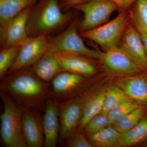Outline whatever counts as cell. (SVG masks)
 Masks as SVG:
<instances>
[{
    "instance_id": "obj_20",
    "label": "cell",
    "mask_w": 147,
    "mask_h": 147,
    "mask_svg": "<svg viewBox=\"0 0 147 147\" xmlns=\"http://www.w3.org/2000/svg\"><path fill=\"white\" fill-rule=\"evenodd\" d=\"M40 0H0V24H2Z\"/></svg>"
},
{
    "instance_id": "obj_29",
    "label": "cell",
    "mask_w": 147,
    "mask_h": 147,
    "mask_svg": "<svg viewBox=\"0 0 147 147\" xmlns=\"http://www.w3.org/2000/svg\"><path fill=\"white\" fill-rule=\"evenodd\" d=\"M89 0H59L60 5L63 11H66Z\"/></svg>"
},
{
    "instance_id": "obj_21",
    "label": "cell",
    "mask_w": 147,
    "mask_h": 147,
    "mask_svg": "<svg viewBox=\"0 0 147 147\" xmlns=\"http://www.w3.org/2000/svg\"><path fill=\"white\" fill-rule=\"evenodd\" d=\"M147 114V108L143 105L138 107L116 121L112 126L121 134L134 127Z\"/></svg>"
},
{
    "instance_id": "obj_13",
    "label": "cell",
    "mask_w": 147,
    "mask_h": 147,
    "mask_svg": "<svg viewBox=\"0 0 147 147\" xmlns=\"http://www.w3.org/2000/svg\"><path fill=\"white\" fill-rule=\"evenodd\" d=\"M58 107L60 130L58 144L64 145L69 135L78 129L83 115L82 104L79 97Z\"/></svg>"
},
{
    "instance_id": "obj_3",
    "label": "cell",
    "mask_w": 147,
    "mask_h": 147,
    "mask_svg": "<svg viewBox=\"0 0 147 147\" xmlns=\"http://www.w3.org/2000/svg\"><path fill=\"white\" fill-rule=\"evenodd\" d=\"M0 98L4 108L0 116V134L3 143L8 147H28L22 133V107L4 92H0Z\"/></svg>"
},
{
    "instance_id": "obj_6",
    "label": "cell",
    "mask_w": 147,
    "mask_h": 147,
    "mask_svg": "<svg viewBox=\"0 0 147 147\" xmlns=\"http://www.w3.org/2000/svg\"><path fill=\"white\" fill-rule=\"evenodd\" d=\"M79 22L75 20L59 34L53 37L48 36L49 50L54 53H77L99 60L101 57L100 51L98 49L94 50L88 48L78 33Z\"/></svg>"
},
{
    "instance_id": "obj_11",
    "label": "cell",
    "mask_w": 147,
    "mask_h": 147,
    "mask_svg": "<svg viewBox=\"0 0 147 147\" xmlns=\"http://www.w3.org/2000/svg\"><path fill=\"white\" fill-rule=\"evenodd\" d=\"M22 109V133L28 147H42L44 134L42 111L34 108Z\"/></svg>"
},
{
    "instance_id": "obj_31",
    "label": "cell",
    "mask_w": 147,
    "mask_h": 147,
    "mask_svg": "<svg viewBox=\"0 0 147 147\" xmlns=\"http://www.w3.org/2000/svg\"><path fill=\"white\" fill-rule=\"evenodd\" d=\"M136 29L139 32L141 38H142V41H143V43H144V46L145 51H146L147 56V32L141 29L136 28Z\"/></svg>"
},
{
    "instance_id": "obj_8",
    "label": "cell",
    "mask_w": 147,
    "mask_h": 147,
    "mask_svg": "<svg viewBox=\"0 0 147 147\" xmlns=\"http://www.w3.org/2000/svg\"><path fill=\"white\" fill-rule=\"evenodd\" d=\"M48 35L28 37L22 43L18 57L7 74L32 66L49 50Z\"/></svg>"
},
{
    "instance_id": "obj_26",
    "label": "cell",
    "mask_w": 147,
    "mask_h": 147,
    "mask_svg": "<svg viewBox=\"0 0 147 147\" xmlns=\"http://www.w3.org/2000/svg\"><path fill=\"white\" fill-rule=\"evenodd\" d=\"M139 105H138L130 99L123 101L116 105L107 114L109 118L110 126H112L116 121L130 113Z\"/></svg>"
},
{
    "instance_id": "obj_1",
    "label": "cell",
    "mask_w": 147,
    "mask_h": 147,
    "mask_svg": "<svg viewBox=\"0 0 147 147\" xmlns=\"http://www.w3.org/2000/svg\"><path fill=\"white\" fill-rule=\"evenodd\" d=\"M1 80L0 91L8 94L19 106L44 111L51 91V82L40 79L32 66L7 74Z\"/></svg>"
},
{
    "instance_id": "obj_14",
    "label": "cell",
    "mask_w": 147,
    "mask_h": 147,
    "mask_svg": "<svg viewBox=\"0 0 147 147\" xmlns=\"http://www.w3.org/2000/svg\"><path fill=\"white\" fill-rule=\"evenodd\" d=\"M119 47L137 65L147 71V56L144 43L139 32L129 21Z\"/></svg>"
},
{
    "instance_id": "obj_9",
    "label": "cell",
    "mask_w": 147,
    "mask_h": 147,
    "mask_svg": "<svg viewBox=\"0 0 147 147\" xmlns=\"http://www.w3.org/2000/svg\"><path fill=\"white\" fill-rule=\"evenodd\" d=\"M33 7H28L13 18L0 24L1 48L20 45L28 37L26 27Z\"/></svg>"
},
{
    "instance_id": "obj_27",
    "label": "cell",
    "mask_w": 147,
    "mask_h": 147,
    "mask_svg": "<svg viewBox=\"0 0 147 147\" xmlns=\"http://www.w3.org/2000/svg\"><path fill=\"white\" fill-rule=\"evenodd\" d=\"M110 126L108 115L99 114L88 122L83 129L85 134H94Z\"/></svg>"
},
{
    "instance_id": "obj_4",
    "label": "cell",
    "mask_w": 147,
    "mask_h": 147,
    "mask_svg": "<svg viewBox=\"0 0 147 147\" xmlns=\"http://www.w3.org/2000/svg\"><path fill=\"white\" fill-rule=\"evenodd\" d=\"M91 78L62 71L51 82L49 98L59 106L80 97L88 88Z\"/></svg>"
},
{
    "instance_id": "obj_23",
    "label": "cell",
    "mask_w": 147,
    "mask_h": 147,
    "mask_svg": "<svg viewBox=\"0 0 147 147\" xmlns=\"http://www.w3.org/2000/svg\"><path fill=\"white\" fill-rule=\"evenodd\" d=\"M129 99L125 92L115 84H109L105 88V99L100 114L107 115L116 105Z\"/></svg>"
},
{
    "instance_id": "obj_19",
    "label": "cell",
    "mask_w": 147,
    "mask_h": 147,
    "mask_svg": "<svg viewBox=\"0 0 147 147\" xmlns=\"http://www.w3.org/2000/svg\"><path fill=\"white\" fill-rule=\"evenodd\" d=\"M147 139V114L134 127L121 134L115 147H126L139 144Z\"/></svg>"
},
{
    "instance_id": "obj_28",
    "label": "cell",
    "mask_w": 147,
    "mask_h": 147,
    "mask_svg": "<svg viewBox=\"0 0 147 147\" xmlns=\"http://www.w3.org/2000/svg\"><path fill=\"white\" fill-rule=\"evenodd\" d=\"M65 144L68 147H92L83 131L76 129L68 137Z\"/></svg>"
},
{
    "instance_id": "obj_17",
    "label": "cell",
    "mask_w": 147,
    "mask_h": 147,
    "mask_svg": "<svg viewBox=\"0 0 147 147\" xmlns=\"http://www.w3.org/2000/svg\"><path fill=\"white\" fill-rule=\"evenodd\" d=\"M43 117L44 146L55 147L59 139L60 130L59 111L57 104L48 98L46 101Z\"/></svg>"
},
{
    "instance_id": "obj_25",
    "label": "cell",
    "mask_w": 147,
    "mask_h": 147,
    "mask_svg": "<svg viewBox=\"0 0 147 147\" xmlns=\"http://www.w3.org/2000/svg\"><path fill=\"white\" fill-rule=\"evenodd\" d=\"M1 48L0 52V78L2 79L18 57L21 45Z\"/></svg>"
},
{
    "instance_id": "obj_24",
    "label": "cell",
    "mask_w": 147,
    "mask_h": 147,
    "mask_svg": "<svg viewBox=\"0 0 147 147\" xmlns=\"http://www.w3.org/2000/svg\"><path fill=\"white\" fill-rule=\"evenodd\" d=\"M128 15L130 22L136 28L147 32V0H137Z\"/></svg>"
},
{
    "instance_id": "obj_2",
    "label": "cell",
    "mask_w": 147,
    "mask_h": 147,
    "mask_svg": "<svg viewBox=\"0 0 147 147\" xmlns=\"http://www.w3.org/2000/svg\"><path fill=\"white\" fill-rule=\"evenodd\" d=\"M71 12H63L59 0H40L32 7L27 20L28 37L49 35L68 24L73 18Z\"/></svg>"
},
{
    "instance_id": "obj_32",
    "label": "cell",
    "mask_w": 147,
    "mask_h": 147,
    "mask_svg": "<svg viewBox=\"0 0 147 147\" xmlns=\"http://www.w3.org/2000/svg\"><path fill=\"white\" fill-rule=\"evenodd\" d=\"M145 146L147 147V143H146V144L145 145Z\"/></svg>"
},
{
    "instance_id": "obj_16",
    "label": "cell",
    "mask_w": 147,
    "mask_h": 147,
    "mask_svg": "<svg viewBox=\"0 0 147 147\" xmlns=\"http://www.w3.org/2000/svg\"><path fill=\"white\" fill-rule=\"evenodd\" d=\"M105 94L104 88H90L79 97L82 104L83 115L78 129L83 131L85 126L95 116L100 114L104 103Z\"/></svg>"
},
{
    "instance_id": "obj_30",
    "label": "cell",
    "mask_w": 147,
    "mask_h": 147,
    "mask_svg": "<svg viewBox=\"0 0 147 147\" xmlns=\"http://www.w3.org/2000/svg\"><path fill=\"white\" fill-rule=\"evenodd\" d=\"M117 5L119 12L126 11L127 9L137 0H112Z\"/></svg>"
},
{
    "instance_id": "obj_15",
    "label": "cell",
    "mask_w": 147,
    "mask_h": 147,
    "mask_svg": "<svg viewBox=\"0 0 147 147\" xmlns=\"http://www.w3.org/2000/svg\"><path fill=\"white\" fill-rule=\"evenodd\" d=\"M115 84L125 92L130 100L147 108V71L117 77Z\"/></svg>"
},
{
    "instance_id": "obj_7",
    "label": "cell",
    "mask_w": 147,
    "mask_h": 147,
    "mask_svg": "<svg viewBox=\"0 0 147 147\" xmlns=\"http://www.w3.org/2000/svg\"><path fill=\"white\" fill-rule=\"evenodd\" d=\"M74 8L84 14V18L78 25V30L80 32L107 23L111 14L115 11L118 10L117 5L112 0H89Z\"/></svg>"
},
{
    "instance_id": "obj_22",
    "label": "cell",
    "mask_w": 147,
    "mask_h": 147,
    "mask_svg": "<svg viewBox=\"0 0 147 147\" xmlns=\"http://www.w3.org/2000/svg\"><path fill=\"white\" fill-rule=\"evenodd\" d=\"M120 134L113 126H109L96 133L85 134L93 147H115Z\"/></svg>"
},
{
    "instance_id": "obj_18",
    "label": "cell",
    "mask_w": 147,
    "mask_h": 147,
    "mask_svg": "<svg viewBox=\"0 0 147 147\" xmlns=\"http://www.w3.org/2000/svg\"><path fill=\"white\" fill-rule=\"evenodd\" d=\"M32 67L40 79L47 82H52L55 76L63 71L54 53L49 50Z\"/></svg>"
},
{
    "instance_id": "obj_5",
    "label": "cell",
    "mask_w": 147,
    "mask_h": 147,
    "mask_svg": "<svg viewBox=\"0 0 147 147\" xmlns=\"http://www.w3.org/2000/svg\"><path fill=\"white\" fill-rule=\"evenodd\" d=\"M129 21V16L126 11H121L112 21L100 26L80 32L79 34L83 37L96 42L103 52H107L119 47Z\"/></svg>"
},
{
    "instance_id": "obj_12",
    "label": "cell",
    "mask_w": 147,
    "mask_h": 147,
    "mask_svg": "<svg viewBox=\"0 0 147 147\" xmlns=\"http://www.w3.org/2000/svg\"><path fill=\"white\" fill-rule=\"evenodd\" d=\"M54 54L63 71L87 77H92L98 72V66L94 58L70 52Z\"/></svg>"
},
{
    "instance_id": "obj_10",
    "label": "cell",
    "mask_w": 147,
    "mask_h": 147,
    "mask_svg": "<svg viewBox=\"0 0 147 147\" xmlns=\"http://www.w3.org/2000/svg\"><path fill=\"white\" fill-rule=\"evenodd\" d=\"M100 59L106 70L117 77L134 75L144 71L133 61L119 47L107 52L100 51Z\"/></svg>"
}]
</instances>
